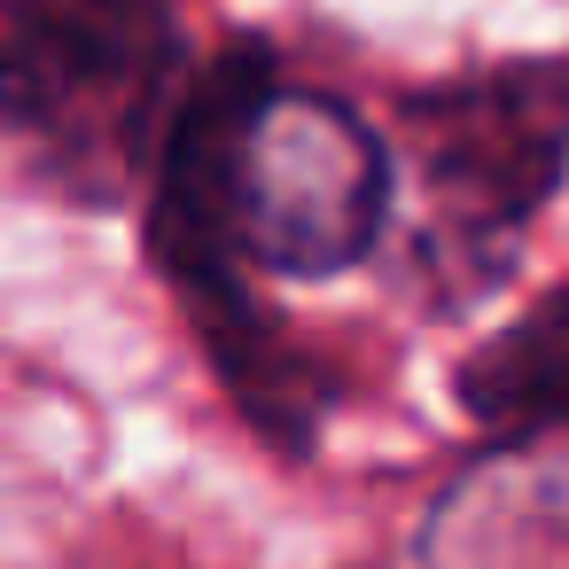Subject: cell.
I'll list each match as a JSON object with an SVG mask.
<instances>
[{"label": "cell", "mask_w": 569, "mask_h": 569, "mask_svg": "<svg viewBox=\"0 0 569 569\" xmlns=\"http://www.w3.org/2000/svg\"><path fill=\"white\" fill-rule=\"evenodd\" d=\"M390 203L375 133L328 94L273 87L266 63H219L172 118L157 242L196 297H227L234 266L336 273Z\"/></svg>", "instance_id": "obj_1"}, {"label": "cell", "mask_w": 569, "mask_h": 569, "mask_svg": "<svg viewBox=\"0 0 569 569\" xmlns=\"http://www.w3.org/2000/svg\"><path fill=\"white\" fill-rule=\"evenodd\" d=\"M460 398L483 429H507V437L569 429V289L522 312L515 328H499L460 367Z\"/></svg>", "instance_id": "obj_4"}, {"label": "cell", "mask_w": 569, "mask_h": 569, "mask_svg": "<svg viewBox=\"0 0 569 569\" xmlns=\"http://www.w3.org/2000/svg\"><path fill=\"white\" fill-rule=\"evenodd\" d=\"M172 0H0V133L71 196H126L180 118Z\"/></svg>", "instance_id": "obj_2"}, {"label": "cell", "mask_w": 569, "mask_h": 569, "mask_svg": "<svg viewBox=\"0 0 569 569\" xmlns=\"http://www.w3.org/2000/svg\"><path fill=\"white\" fill-rule=\"evenodd\" d=\"M406 133H413V180H421V242L491 250L561 180L569 71L468 79L437 102H413Z\"/></svg>", "instance_id": "obj_3"}]
</instances>
